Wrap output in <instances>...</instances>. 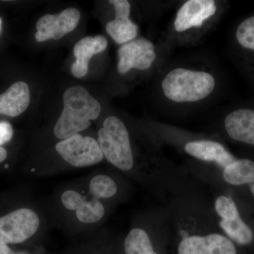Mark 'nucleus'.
<instances>
[{
    "label": "nucleus",
    "mask_w": 254,
    "mask_h": 254,
    "mask_svg": "<svg viewBox=\"0 0 254 254\" xmlns=\"http://www.w3.org/2000/svg\"><path fill=\"white\" fill-rule=\"evenodd\" d=\"M177 205L173 216L177 254H237L234 242L219 229L213 211L190 202Z\"/></svg>",
    "instance_id": "1"
},
{
    "label": "nucleus",
    "mask_w": 254,
    "mask_h": 254,
    "mask_svg": "<svg viewBox=\"0 0 254 254\" xmlns=\"http://www.w3.org/2000/svg\"><path fill=\"white\" fill-rule=\"evenodd\" d=\"M63 103L64 109L54 127L55 136L61 141L86 130L101 112L98 100L80 86L67 88Z\"/></svg>",
    "instance_id": "2"
},
{
    "label": "nucleus",
    "mask_w": 254,
    "mask_h": 254,
    "mask_svg": "<svg viewBox=\"0 0 254 254\" xmlns=\"http://www.w3.org/2000/svg\"><path fill=\"white\" fill-rule=\"evenodd\" d=\"M215 86L216 81L212 73L184 67L169 71L161 83L164 96L178 104L201 101L213 93Z\"/></svg>",
    "instance_id": "3"
},
{
    "label": "nucleus",
    "mask_w": 254,
    "mask_h": 254,
    "mask_svg": "<svg viewBox=\"0 0 254 254\" xmlns=\"http://www.w3.org/2000/svg\"><path fill=\"white\" fill-rule=\"evenodd\" d=\"M97 141L108 163L124 173H131L135 168L134 155L129 133L120 118L110 116L105 119Z\"/></svg>",
    "instance_id": "4"
},
{
    "label": "nucleus",
    "mask_w": 254,
    "mask_h": 254,
    "mask_svg": "<svg viewBox=\"0 0 254 254\" xmlns=\"http://www.w3.org/2000/svg\"><path fill=\"white\" fill-rule=\"evenodd\" d=\"M213 211L219 229L232 242L241 246H248L253 242V230L241 216L236 202L231 195L215 196Z\"/></svg>",
    "instance_id": "5"
},
{
    "label": "nucleus",
    "mask_w": 254,
    "mask_h": 254,
    "mask_svg": "<svg viewBox=\"0 0 254 254\" xmlns=\"http://www.w3.org/2000/svg\"><path fill=\"white\" fill-rule=\"evenodd\" d=\"M38 213L29 208H21L0 217V244L16 245L29 240L39 230Z\"/></svg>",
    "instance_id": "6"
},
{
    "label": "nucleus",
    "mask_w": 254,
    "mask_h": 254,
    "mask_svg": "<svg viewBox=\"0 0 254 254\" xmlns=\"http://www.w3.org/2000/svg\"><path fill=\"white\" fill-rule=\"evenodd\" d=\"M55 149L66 163L74 168L93 166L104 159L98 141L80 133L58 142Z\"/></svg>",
    "instance_id": "7"
},
{
    "label": "nucleus",
    "mask_w": 254,
    "mask_h": 254,
    "mask_svg": "<svg viewBox=\"0 0 254 254\" xmlns=\"http://www.w3.org/2000/svg\"><path fill=\"white\" fill-rule=\"evenodd\" d=\"M89 195H85L74 189H68L62 193L60 200L66 210L74 212L80 223L92 225L98 223L105 218L106 208L103 200L90 193Z\"/></svg>",
    "instance_id": "8"
},
{
    "label": "nucleus",
    "mask_w": 254,
    "mask_h": 254,
    "mask_svg": "<svg viewBox=\"0 0 254 254\" xmlns=\"http://www.w3.org/2000/svg\"><path fill=\"white\" fill-rule=\"evenodd\" d=\"M156 57L154 44L149 40L141 38L128 42L118 50V72L125 74L133 68L148 69Z\"/></svg>",
    "instance_id": "9"
},
{
    "label": "nucleus",
    "mask_w": 254,
    "mask_h": 254,
    "mask_svg": "<svg viewBox=\"0 0 254 254\" xmlns=\"http://www.w3.org/2000/svg\"><path fill=\"white\" fill-rule=\"evenodd\" d=\"M80 18V11L76 8L65 9L58 14L42 16L36 23V41L38 43L50 39L59 41L76 28Z\"/></svg>",
    "instance_id": "10"
},
{
    "label": "nucleus",
    "mask_w": 254,
    "mask_h": 254,
    "mask_svg": "<svg viewBox=\"0 0 254 254\" xmlns=\"http://www.w3.org/2000/svg\"><path fill=\"white\" fill-rule=\"evenodd\" d=\"M232 42L240 66L254 84V14L237 23Z\"/></svg>",
    "instance_id": "11"
},
{
    "label": "nucleus",
    "mask_w": 254,
    "mask_h": 254,
    "mask_svg": "<svg viewBox=\"0 0 254 254\" xmlns=\"http://www.w3.org/2000/svg\"><path fill=\"white\" fill-rule=\"evenodd\" d=\"M224 130L232 141L254 147V105H244L229 112Z\"/></svg>",
    "instance_id": "12"
},
{
    "label": "nucleus",
    "mask_w": 254,
    "mask_h": 254,
    "mask_svg": "<svg viewBox=\"0 0 254 254\" xmlns=\"http://www.w3.org/2000/svg\"><path fill=\"white\" fill-rule=\"evenodd\" d=\"M213 0H189L177 11L174 28L178 33L202 27L217 12Z\"/></svg>",
    "instance_id": "13"
},
{
    "label": "nucleus",
    "mask_w": 254,
    "mask_h": 254,
    "mask_svg": "<svg viewBox=\"0 0 254 254\" xmlns=\"http://www.w3.org/2000/svg\"><path fill=\"white\" fill-rule=\"evenodd\" d=\"M184 150L191 158L211 163L223 170L236 158L220 142L210 139L193 140L184 145Z\"/></svg>",
    "instance_id": "14"
},
{
    "label": "nucleus",
    "mask_w": 254,
    "mask_h": 254,
    "mask_svg": "<svg viewBox=\"0 0 254 254\" xmlns=\"http://www.w3.org/2000/svg\"><path fill=\"white\" fill-rule=\"evenodd\" d=\"M115 10V19L106 24L107 33L118 44H125L133 41L138 36V26L129 18L131 4L127 0L109 1Z\"/></svg>",
    "instance_id": "15"
},
{
    "label": "nucleus",
    "mask_w": 254,
    "mask_h": 254,
    "mask_svg": "<svg viewBox=\"0 0 254 254\" xmlns=\"http://www.w3.org/2000/svg\"><path fill=\"white\" fill-rule=\"evenodd\" d=\"M108 45V40L101 35L87 36L80 40L73 48V54L76 58V62L71 65L73 76L76 78L86 76L92 57L104 51Z\"/></svg>",
    "instance_id": "16"
},
{
    "label": "nucleus",
    "mask_w": 254,
    "mask_h": 254,
    "mask_svg": "<svg viewBox=\"0 0 254 254\" xmlns=\"http://www.w3.org/2000/svg\"><path fill=\"white\" fill-rule=\"evenodd\" d=\"M29 103V87L25 82H16L0 95V114L11 118L19 116Z\"/></svg>",
    "instance_id": "17"
},
{
    "label": "nucleus",
    "mask_w": 254,
    "mask_h": 254,
    "mask_svg": "<svg viewBox=\"0 0 254 254\" xmlns=\"http://www.w3.org/2000/svg\"><path fill=\"white\" fill-rule=\"evenodd\" d=\"M222 180L227 185H247L254 197V161L249 158L236 159L222 170Z\"/></svg>",
    "instance_id": "18"
},
{
    "label": "nucleus",
    "mask_w": 254,
    "mask_h": 254,
    "mask_svg": "<svg viewBox=\"0 0 254 254\" xmlns=\"http://www.w3.org/2000/svg\"><path fill=\"white\" fill-rule=\"evenodd\" d=\"M149 230L135 226L127 233L124 242L125 254H159L154 250Z\"/></svg>",
    "instance_id": "19"
},
{
    "label": "nucleus",
    "mask_w": 254,
    "mask_h": 254,
    "mask_svg": "<svg viewBox=\"0 0 254 254\" xmlns=\"http://www.w3.org/2000/svg\"><path fill=\"white\" fill-rule=\"evenodd\" d=\"M88 193L100 200H111L118 194V182L106 174H98L91 179L88 185Z\"/></svg>",
    "instance_id": "20"
},
{
    "label": "nucleus",
    "mask_w": 254,
    "mask_h": 254,
    "mask_svg": "<svg viewBox=\"0 0 254 254\" xmlns=\"http://www.w3.org/2000/svg\"><path fill=\"white\" fill-rule=\"evenodd\" d=\"M14 130L11 124L7 122L0 123V146L8 143L12 138Z\"/></svg>",
    "instance_id": "21"
},
{
    "label": "nucleus",
    "mask_w": 254,
    "mask_h": 254,
    "mask_svg": "<svg viewBox=\"0 0 254 254\" xmlns=\"http://www.w3.org/2000/svg\"><path fill=\"white\" fill-rule=\"evenodd\" d=\"M12 251L6 245L0 244V254H13Z\"/></svg>",
    "instance_id": "22"
},
{
    "label": "nucleus",
    "mask_w": 254,
    "mask_h": 254,
    "mask_svg": "<svg viewBox=\"0 0 254 254\" xmlns=\"http://www.w3.org/2000/svg\"><path fill=\"white\" fill-rule=\"evenodd\" d=\"M7 158V152L3 147L0 146V163L4 162Z\"/></svg>",
    "instance_id": "23"
},
{
    "label": "nucleus",
    "mask_w": 254,
    "mask_h": 254,
    "mask_svg": "<svg viewBox=\"0 0 254 254\" xmlns=\"http://www.w3.org/2000/svg\"></svg>",
    "instance_id": "24"
},
{
    "label": "nucleus",
    "mask_w": 254,
    "mask_h": 254,
    "mask_svg": "<svg viewBox=\"0 0 254 254\" xmlns=\"http://www.w3.org/2000/svg\"></svg>",
    "instance_id": "25"
}]
</instances>
